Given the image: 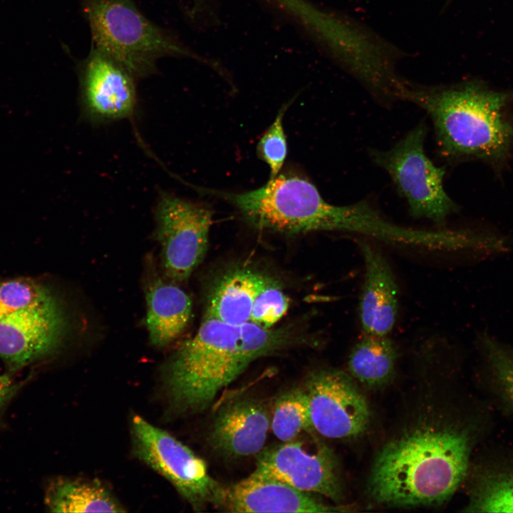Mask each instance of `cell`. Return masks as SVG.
<instances>
[{"label":"cell","mask_w":513,"mask_h":513,"mask_svg":"<svg viewBox=\"0 0 513 513\" xmlns=\"http://www.w3.org/2000/svg\"><path fill=\"white\" fill-rule=\"evenodd\" d=\"M265 277L247 269L227 273L209 292L204 316L234 325L250 323L253 303Z\"/></svg>","instance_id":"cell-17"},{"label":"cell","mask_w":513,"mask_h":513,"mask_svg":"<svg viewBox=\"0 0 513 513\" xmlns=\"http://www.w3.org/2000/svg\"><path fill=\"white\" fill-rule=\"evenodd\" d=\"M304 341L291 327L234 325L204 316L196 334L182 343L166 365L170 398L182 412L203 410L252 362Z\"/></svg>","instance_id":"cell-1"},{"label":"cell","mask_w":513,"mask_h":513,"mask_svg":"<svg viewBox=\"0 0 513 513\" xmlns=\"http://www.w3.org/2000/svg\"><path fill=\"white\" fill-rule=\"evenodd\" d=\"M469 456L465 431L439 422L420 424L382 447L372 465L368 492L385 505L440 504L463 480Z\"/></svg>","instance_id":"cell-2"},{"label":"cell","mask_w":513,"mask_h":513,"mask_svg":"<svg viewBox=\"0 0 513 513\" xmlns=\"http://www.w3.org/2000/svg\"><path fill=\"white\" fill-rule=\"evenodd\" d=\"M447 1H449V0H447Z\"/></svg>","instance_id":"cell-26"},{"label":"cell","mask_w":513,"mask_h":513,"mask_svg":"<svg viewBox=\"0 0 513 513\" xmlns=\"http://www.w3.org/2000/svg\"><path fill=\"white\" fill-rule=\"evenodd\" d=\"M468 507L472 511L513 512V474L502 475L487 482Z\"/></svg>","instance_id":"cell-24"},{"label":"cell","mask_w":513,"mask_h":513,"mask_svg":"<svg viewBox=\"0 0 513 513\" xmlns=\"http://www.w3.org/2000/svg\"><path fill=\"white\" fill-rule=\"evenodd\" d=\"M289 104L290 102L280 108L274 121L263 134L256 146L258 156L269 167L270 179L279 174L286 157L287 143L283 118Z\"/></svg>","instance_id":"cell-23"},{"label":"cell","mask_w":513,"mask_h":513,"mask_svg":"<svg viewBox=\"0 0 513 513\" xmlns=\"http://www.w3.org/2000/svg\"><path fill=\"white\" fill-rule=\"evenodd\" d=\"M220 507L230 512H332L329 505L286 483L255 472L224 487Z\"/></svg>","instance_id":"cell-14"},{"label":"cell","mask_w":513,"mask_h":513,"mask_svg":"<svg viewBox=\"0 0 513 513\" xmlns=\"http://www.w3.org/2000/svg\"><path fill=\"white\" fill-rule=\"evenodd\" d=\"M305 382L312 429L331 439H349L366 430L369 408L348 373L321 369L311 373Z\"/></svg>","instance_id":"cell-9"},{"label":"cell","mask_w":513,"mask_h":513,"mask_svg":"<svg viewBox=\"0 0 513 513\" xmlns=\"http://www.w3.org/2000/svg\"><path fill=\"white\" fill-rule=\"evenodd\" d=\"M132 438L135 456L168 480L194 510L220 506L224 487L188 447L139 415L132 419Z\"/></svg>","instance_id":"cell-7"},{"label":"cell","mask_w":513,"mask_h":513,"mask_svg":"<svg viewBox=\"0 0 513 513\" xmlns=\"http://www.w3.org/2000/svg\"><path fill=\"white\" fill-rule=\"evenodd\" d=\"M365 276L359 299V317L366 334L385 336L393 329L398 308L395 278L383 253L375 246L359 242Z\"/></svg>","instance_id":"cell-15"},{"label":"cell","mask_w":513,"mask_h":513,"mask_svg":"<svg viewBox=\"0 0 513 513\" xmlns=\"http://www.w3.org/2000/svg\"><path fill=\"white\" fill-rule=\"evenodd\" d=\"M155 220L164 277L175 284L182 283L204 257L212 224V211L202 204L164 192L157 203Z\"/></svg>","instance_id":"cell-8"},{"label":"cell","mask_w":513,"mask_h":513,"mask_svg":"<svg viewBox=\"0 0 513 513\" xmlns=\"http://www.w3.org/2000/svg\"><path fill=\"white\" fill-rule=\"evenodd\" d=\"M81 68V100L88 118L109 122L133 114L135 78L125 68L91 48Z\"/></svg>","instance_id":"cell-12"},{"label":"cell","mask_w":513,"mask_h":513,"mask_svg":"<svg viewBox=\"0 0 513 513\" xmlns=\"http://www.w3.org/2000/svg\"><path fill=\"white\" fill-rule=\"evenodd\" d=\"M289 299L275 281L267 276L261 284L253 303L250 322L264 328H272L286 314Z\"/></svg>","instance_id":"cell-22"},{"label":"cell","mask_w":513,"mask_h":513,"mask_svg":"<svg viewBox=\"0 0 513 513\" xmlns=\"http://www.w3.org/2000/svg\"><path fill=\"white\" fill-rule=\"evenodd\" d=\"M426 133L420 123L392 148L371 150L370 155L388 172L412 217L442 225L456 206L444 189V168L435 166L425 152Z\"/></svg>","instance_id":"cell-6"},{"label":"cell","mask_w":513,"mask_h":513,"mask_svg":"<svg viewBox=\"0 0 513 513\" xmlns=\"http://www.w3.org/2000/svg\"><path fill=\"white\" fill-rule=\"evenodd\" d=\"M204 190L234 205L247 222L261 230L340 232L343 220L344 206L327 202L314 184L295 174H279L244 192Z\"/></svg>","instance_id":"cell-5"},{"label":"cell","mask_w":513,"mask_h":513,"mask_svg":"<svg viewBox=\"0 0 513 513\" xmlns=\"http://www.w3.org/2000/svg\"><path fill=\"white\" fill-rule=\"evenodd\" d=\"M66 328L60 302L0 318V358L12 374L54 353Z\"/></svg>","instance_id":"cell-11"},{"label":"cell","mask_w":513,"mask_h":513,"mask_svg":"<svg viewBox=\"0 0 513 513\" xmlns=\"http://www.w3.org/2000/svg\"><path fill=\"white\" fill-rule=\"evenodd\" d=\"M397 351L387 336L366 334L353 347L348 368L353 378L368 387L388 382L395 371Z\"/></svg>","instance_id":"cell-19"},{"label":"cell","mask_w":513,"mask_h":513,"mask_svg":"<svg viewBox=\"0 0 513 513\" xmlns=\"http://www.w3.org/2000/svg\"><path fill=\"white\" fill-rule=\"evenodd\" d=\"M27 382L28 379L15 381L9 373L0 374V428L4 425L6 410Z\"/></svg>","instance_id":"cell-25"},{"label":"cell","mask_w":513,"mask_h":513,"mask_svg":"<svg viewBox=\"0 0 513 513\" xmlns=\"http://www.w3.org/2000/svg\"><path fill=\"white\" fill-rule=\"evenodd\" d=\"M52 512H123L125 509L98 480L57 478L48 485L44 499Z\"/></svg>","instance_id":"cell-18"},{"label":"cell","mask_w":513,"mask_h":513,"mask_svg":"<svg viewBox=\"0 0 513 513\" xmlns=\"http://www.w3.org/2000/svg\"><path fill=\"white\" fill-rule=\"evenodd\" d=\"M144 292L150 342L156 347L166 346L187 326L192 316L191 299L175 283L157 274L150 257L146 261Z\"/></svg>","instance_id":"cell-16"},{"label":"cell","mask_w":513,"mask_h":513,"mask_svg":"<svg viewBox=\"0 0 513 513\" xmlns=\"http://www.w3.org/2000/svg\"><path fill=\"white\" fill-rule=\"evenodd\" d=\"M282 442L256 455L254 472L301 492L321 494L335 502L341 499L338 464L328 447L317 442L310 451L299 441Z\"/></svg>","instance_id":"cell-10"},{"label":"cell","mask_w":513,"mask_h":513,"mask_svg":"<svg viewBox=\"0 0 513 513\" xmlns=\"http://www.w3.org/2000/svg\"><path fill=\"white\" fill-rule=\"evenodd\" d=\"M59 302L45 285L29 278H0V318Z\"/></svg>","instance_id":"cell-21"},{"label":"cell","mask_w":513,"mask_h":513,"mask_svg":"<svg viewBox=\"0 0 513 513\" xmlns=\"http://www.w3.org/2000/svg\"><path fill=\"white\" fill-rule=\"evenodd\" d=\"M93 48L125 68L135 79L153 74L160 58L197 56L150 21L134 0H85Z\"/></svg>","instance_id":"cell-4"},{"label":"cell","mask_w":513,"mask_h":513,"mask_svg":"<svg viewBox=\"0 0 513 513\" xmlns=\"http://www.w3.org/2000/svg\"><path fill=\"white\" fill-rule=\"evenodd\" d=\"M270 423V414L261 400L238 395L219 406L209 441L212 448L227 457L257 455L263 450Z\"/></svg>","instance_id":"cell-13"},{"label":"cell","mask_w":513,"mask_h":513,"mask_svg":"<svg viewBox=\"0 0 513 513\" xmlns=\"http://www.w3.org/2000/svg\"><path fill=\"white\" fill-rule=\"evenodd\" d=\"M398 99L413 103L430 117L438 148L445 157L503 160L513 143L508 94L474 81L421 85L401 77Z\"/></svg>","instance_id":"cell-3"},{"label":"cell","mask_w":513,"mask_h":513,"mask_svg":"<svg viewBox=\"0 0 513 513\" xmlns=\"http://www.w3.org/2000/svg\"><path fill=\"white\" fill-rule=\"evenodd\" d=\"M270 428L281 442L294 440L312 428L306 393L294 388L279 395L274 403Z\"/></svg>","instance_id":"cell-20"}]
</instances>
